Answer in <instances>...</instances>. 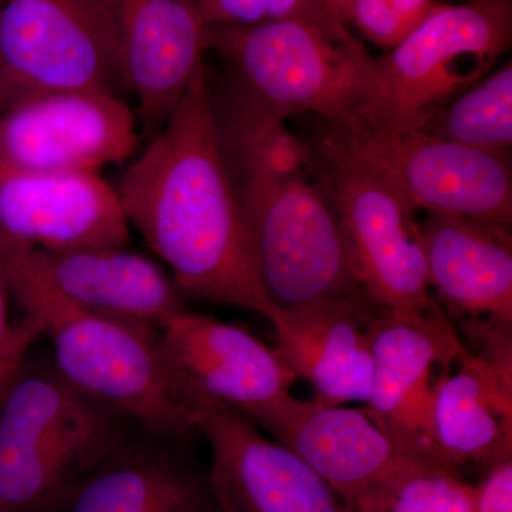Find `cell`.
<instances>
[{"mask_svg": "<svg viewBox=\"0 0 512 512\" xmlns=\"http://www.w3.org/2000/svg\"><path fill=\"white\" fill-rule=\"evenodd\" d=\"M136 147L133 111L106 90L37 94L0 110V165L13 170L97 174Z\"/></svg>", "mask_w": 512, "mask_h": 512, "instance_id": "cell-11", "label": "cell"}, {"mask_svg": "<svg viewBox=\"0 0 512 512\" xmlns=\"http://www.w3.org/2000/svg\"><path fill=\"white\" fill-rule=\"evenodd\" d=\"M208 80L222 157L269 301L295 309L362 291L309 140L231 74L208 67Z\"/></svg>", "mask_w": 512, "mask_h": 512, "instance_id": "cell-2", "label": "cell"}, {"mask_svg": "<svg viewBox=\"0 0 512 512\" xmlns=\"http://www.w3.org/2000/svg\"><path fill=\"white\" fill-rule=\"evenodd\" d=\"M326 8L340 22L350 23V13H352L353 0H325Z\"/></svg>", "mask_w": 512, "mask_h": 512, "instance_id": "cell-30", "label": "cell"}, {"mask_svg": "<svg viewBox=\"0 0 512 512\" xmlns=\"http://www.w3.org/2000/svg\"><path fill=\"white\" fill-rule=\"evenodd\" d=\"M211 448L208 485L220 512H353L298 454L224 404L184 393Z\"/></svg>", "mask_w": 512, "mask_h": 512, "instance_id": "cell-10", "label": "cell"}, {"mask_svg": "<svg viewBox=\"0 0 512 512\" xmlns=\"http://www.w3.org/2000/svg\"><path fill=\"white\" fill-rule=\"evenodd\" d=\"M212 512H220V511H218V508H217V507H215V508H214V511H212Z\"/></svg>", "mask_w": 512, "mask_h": 512, "instance_id": "cell-31", "label": "cell"}, {"mask_svg": "<svg viewBox=\"0 0 512 512\" xmlns=\"http://www.w3.org/2000/svg\"><path fill=\"white\" fill-rule=\"evenodd\" d=\"M208 50L281 119L355 120L376 79L377 59L330 13L259 25L207 26Z\"/></svg>", "mask_w": 512, "mask_h": 512, "instance_id": "cell-5", "label": "cell"}, {"mask_svg": "<svg viewBox=\"0 0 512 512\" xmlns=\"http://www.w3.org/2000/svg\"><path fill=\"white\" fill-rule=\"evenodd\" d=\"M511 36L510 0L441 3L377 59L372 94L355 120L376 128H420L491 72Z\"/></svg>", "mask_w": 512, "mask_h": 512, "instance_id": "cell-7", "label": "cell"}, {"mask_svg": "<svg viewBox=\"0 0 512 512\" xmlns=\"http://www.w3.org/2000/svg\"><path fill=\"white\" fill-rule=\"evenodd\" d=\"M265 13L266 22H281L316 18L330 12L325 0H265Z\"/></svg>", "mask_w": 512, "mask_h": 512, "instance_id": "cell-28", "label": "cell"}, {"mask_svg": "<svg viewBox=\"0 0 512 512\" xmlns=\"http://www.w3.org/2000/svg\"><path fill=\"white\" fill-rule=\"evenodd\" d=\"M29 353L0 390V512H55L133 424Z\"/></svg>", "mask_w": 512, "mask_h": 512, "instance_id": "cell-4", "label": "cell"}, {"mask_svg": "<svg viewBox=\"0 0 512 512\" xmlns=\"http://www.w3.org/2000/svg\"><path fill=\"white\" fill-rule=\"evenodd\" d=\"M205 26H251L266 22L265 0H194Z\"/></svg>", "mask_w": 512, "mask_h": 512, "instance_id": "cell-25", "label": "cell"}, {"mask_svg": "<svg viewBox=\"0 0 512 512\" xmlns=\"http://www.w3.org/2000/svg\"><path fill=\"white\" fill-rule=\"evenodd\" d=\"M419 229L430 291L448 318L512 325L510 227L427 214Z\"/></svg>", "mask_w": 512, "mask_h": 512, "instance_id": "cell-20", "label": "cell"}, {"mask_svg": "<svg viewBox=\"0 0 512 512\" xmlns=\"http://www.w3.org/2000/svg\"><path fill=\"white\" fill-rule=\"evenodd\" d=\"M440 5L437 0H353L350 23L376 46L393 49Z\"/></svg>", "mask_w": 512, "mask_h": 512, "instance_id": "cell-24", "label": "cell"}, {"mask_svg": "<svg viewBox=\"0 0 512 512\" xmlns=\"http://www.w3.org/2000/svg\"><path fill=\"white\" fill-rule=\"evenodd\" d=\"M373 379L365 413L417 456L437 458L433 396L440 369L468 352L446 313L403 316L380 313L373 329Z\"/></svg>", "mask_w": 512, "mask_h": 512, "instance_id": "cell-13", "label": "cell"}, {"mask_svg": "<svg viewBox=\"0 0 512 512\" xmlns=\"http://www.w3.org/2000/svg\"><path fill=\"white\" fill-rule=\"evenodd\" d=\"M124 86L107 0H8L0 9V110L25 97Z\"/></svg>", "mask_w": 512, "mask_h": 512, "instance_id": "cell-8", "label": "cell"}, {"mask_svg": "<svg viewBox=\"0 0 512 512\" xmlns=\"http://www.w3.org/2000/svg\"><path fill=\"white\" fill-rule=\"evenodd\" d=\"M384 309L365 291L278 309L269 320L285 365L330 404H366L373 379V329Z\"/></svg>", "mask_w": 512, "mask_h": 512, "instance_id": "cell-17", "label": "cell"}, {"mask_svg": "<svg viewBox=\"0 0 512 512\" xmlns=\"http://www.w3.org/2000/svg\"><path fill=\"white\" fill-rule=\"evenodd\" d=\"M309 143L363 291L393 315L444 312L430 291L416 215L323 138Z\"/></svg>", "mask_w": 512, "mask_h": 512, "instance_id": "cell-9", "label": "cell"}, {"mask_svg": "<svg viewBox=\"0 0 512 512\" xmlns=\"http://www.w3.org/2000/svg\"><path fill=\"white\" fill-rule=\"evenodd\" d=\"M123 84L146 126L173 114L205 64L207 26L194 0H107Z\"/></svg>", "mask_w": 512, "mask_h": 512, "instance_id": "cell-16", "label": "cell"}, {"mask_svg": "<svg viewBox=\"0 0 512 512\" xmlns=\"http://www.w3.org/2000/svg\"><path fill=\"white\" fill-rule=\"evenodd\" d=\"M0 265L26 318L52 343L53 366L67 382L157 436L184 443L195 433L183 390L165 362L160 333L70 301L25 248L2 239Z\"/></svg>", "mask_w": 512, "mask_h": 512, "instance_id": "cell-3", "label": "cell"}, {"mask_svg": "<svg viewBox=\"0 0 512 512\" xmlns=\"http://www.w3.org/2000/svg\"><path fill=\"white\" fill-rule=\"evenodd\" d=\"M353 512H476V488L461 471L413 458L365 488Z\"/></svg>", "mask_w": 512, "mask_h": 512, "instance_id": "cell-23", "label": "cell"}, {"mask_svg": "<svg viewBox=\"0 0 512 512\" xmlns=\"http://www.w3.org/2000/svg\"><path fill=\"white\" fill-rule=\"evenodd\" d=\"M25 249L57 291L97 315L160 333L187 309L171 275L147 256L126 248Z\"/></svg>", "mask_w": 512, "mask_h": 512, "instance_id": "cell-21", "label": "cell"}, {"mask_svg": "<svg viewBox=\"0 0 512 512\" xmlns=\"http://www.w3.org/2000/svg\"><path fill=\"white\" fill-rule=\"evenodd\" d=\"M315 136L384 185L414 215L512 222L511 156L431 136L419 128H376L316 120Z\"/></svg>", "mask_w": 512, "mask_h": 512, "instance_id": "cell-6", "label": "cell"}, {"mask_svg": "<svg viewBox=\"0 0 512 512\" xmlns=\"http://www.w3.org/2000/svg\"><path fill=\"white\" fill-rule=\"evenodd\" d=\"M476 488V512H512V457L485 468Z\"/></svg>", "mask_w": 512, "mask_h": 512, "instance_id": "cell-26", "label": "cell"}, {"mask_svg": "<svg viewBox=\"0 0 512 512\" xmlns=\"http://www.w3.org/2000/svg\"><path fill=\"white\" fill-rule=\"evenodd\" d=\"M128 431L106 458L74 485L55 512H212L214 500L175 444Z\"/></svg>", "mask_w": 512, "mask_h": 512, "instance_id": "cell-19", "label": "cell"}, {"mask_svg": "<svg viewBox=\"0 0 512 512\" xmlns=\"http://www.w3.org/2000/svg\"><path fill=\"white\" fill-rule=\"evenodd\" d=\"M10 293L12 292H10L8 276H6L3 266L0 265V343L8 338L10 330L13 328L8 318Z\"/></svg>", "mask_w": 512, "mask_h": 512, "instance_id": "cell-29", "label": "cell"}, {"mask_svg": "<svg viewBox=\"0 0 512 512\" xmlns=\"http://www.w3.org/2000/svg\"><path fill=\"white\" fill-rule=\"evenodd\" d=\"M0 239L46 252L126 248L130 225L99 174L30 173L0 165Z\"/></svg>", "mask_w": 512, "mask_h": 512, "instance_id": "cell-15", "label": "cell"}, {"mask_svg": "<svg viewBox=\"0 0 512 512\" xmlns=\"http://www.w3.org/2000/svg\"><path fill=\"white\" fill-rule=\"evenodd\" d=\"M40 338L39 326L26 316L13 325L8 338L0 343V390Z\"/></svg>", "mask_w": 512, "mask_h": 512, "instance_id": "cell-27", "label": "cell"}, {"mask_svg": "<svg viewBox=\"0 0 512 512\" xmlns=\"http://www.w3.org/2000/svg\"><path fill=\"white\" fill-rule=\"evenodd\" d=\"M256 427L298 454L349 505L394 468L424 458L380 429L365 410L318 397L289 396Z\"/></svg>", "mask_w": 512, "mask_h": 512, "instance_id": "cell-18", "label": "cell"}, {"mask_svg": "<svg viewBox=\"0 0 512 512\" xmlns=\"http://www.w3.org/2000/svg\"><path fill=\"white\" fill-rule=\"evenodd\" d=\"M419 130L476 150L511 156V62L441 107Z\"/></svg>", "mask_w": 512, "mask_h": 512, "instance_id": "cell-22", "label": "cell"}, {"mask_svg": "<svg viewBox=\"0 0 512 512\" xmlns=\"http://www.w3.org/2000/svg\"><path fill=\"white\" fill-rule=\"evenodd\" d=\"M466 338L477 352L441 370L433 396V443L448 467L488 468L512 457L511 325L483 320Z\"/></svg>", "mask_w": 512, "mask_h": 512, "instance_id": "cell-12", "label": "cell"}, {"mask_svg": "<svg viewBox=\"0 0 512 512\" xmlns=\"http://www.w3.org/2000/svg\"><path fill=\"white\" fill-rule=\"evenodd\" d=\"M165 362L183 393L224 404L252 423L292 396L295 373L248 330L178 313L160 332Z\"/></svg>", "mask_w": 512, "mask_h": 512, "instance_id": "cell-14", "label": "cell"}, {"mask_svg": "<svg viewBox=\"0 0 512 512\" xmlns=\"http://www.w3.org/2000/svg\"><path fill=\"white\" fill-rule=\"evenodd\" d=\"M116 192L183 295L274 318L222 157L207 63Z\"/></svg>", "mask_w": 512, "mask_h": 512, "instance_id": "cell-1", "label": "cell"}]
</instances>
